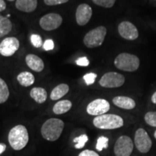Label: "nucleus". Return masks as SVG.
<instances>
[{
	"label": "nucleus",
	"instance_id": "nucleus-1",
	"mask_svg": "<svg viewBox=\"0 0 156 156\" xmlns=\"http://www.w3.org/2000/svg\"><path fill=\"white\" fill-rule=\"evenodd\" d=\"M64 126V122L59 119H48L41 127V134L45 140L56 141L59 138Z\"/></svg>",
	"mask_w": 156,
	"mask_h": 156
},
{
	"label": "nucleus",
	"instance_id": "nucleus-2",
	"mask_svg": "<svg viewBox=\"0 0 156 156\" xmlns=\"http://www.w3.org/2000/svg\"><path fill=\"white\" fill-rule=\"evenodd\" d=\"M28 130L23 125L15 126L9 132V145L15 151H20L24 148L28 144Z\"/></svg>",
	"mask_w": 156,
	"mask_h": 156
},
{
	"label": "nucleus",
	"instance_id": "nucleus-3",
	"mask_svg": "<svg viewBox=\"0 0 156 156\" xmlns=\"http://www.w3.org/2000/svg\"><path fill=\"white\" fill-rule=\"evenodd\" d=\"M93 125L101 129H114L122 127L124 125V121L118 115L103 114L93 119Z\"/></svg>",
	"mask_w": 156,
	"mask_h": 156
},
{
	"label": "nucleus",
	"instance_id": "nucleus-4",
	"mask_svg": "<svg viewBox=\"0 0 156 156\" xmlns=\"http://www.w3.org/2000/svg\"><path fill=\"white\" fill-rule=\"evenodd\" d=\"M140 59L136 55L129 53L119 54L114 60L117 69L124 72H134L140 67Z\"/></svg>",
	"mask_w": 156,
	"mask_h": 156
},
{
	"label": "nucleus",
	"instance_id": "nucleus-5",
	"mask_svg": "<svg viewBox=\"0 0 156 156\" xmlns=\"http://www.w3.org/2000/svg\"><path fill=\"white\" fill-rule=\"evenodd\" d=\"M107 30L106 27L98 26L90 30L83 38V43L87 48H93L98 47L103 44Z\"/></svg>",
	"mask_w": 156,
	"mask_h": 156
},
{
	"label": "nucleus",
	"instance_id": "nucleus-6",
	"mask_svg": "<svg viewBox=\"0 0 156 156\" xmlns=\"http://www.w3.org/2000/svg\"><path fill=\"white\" fill-rule=\"evenodd\" d=\"M125 77L122 74L116 72H110L104 74L99 80L101 86L106 88L119 87L124 85Z\"/></svg>",
	"mask_w": 156,
	"mask_h": 156
},
{
	"label": "nucleus",
	"instance_id": "nucleus-7",
	"mask_svg": "<svg viewBox=\"0 0 156 156\" xmlns=\"http://www.w3.org/2000/svg\"><path fill=\"white\" fill-rule=\"evenodd\" d=\"M134 144L136 149L142 153H147L152 147V140L144 129L136 130L134 135Z\"/></svg>",
	"mask_w": 156,
	"mask_h": 156
},
{
	"label": "nucleus",
	"instance_id": "nucleus-8",
	"mask_svg": "<svg viewBox=\"0 0 156 156\" xmlns=\"http://www.w3.org/2000/svg\"><path fill=\"white\" fill-rule=\"evenodd\" d=\"M134 144L128 136H121L116 140L114 145V153L116 156H129L132 153Z\"/></svg>",
	"mask_w": 156,
	"mask_h": 156
},
{
	"label": "nucleus",
	"instance_id": "nucleus-9",
	"mask_svg": "<svg viewBox=\"0 0 156 156\" xmlns=\"http://www.w3.org/2000/svg\"><path fill=\"white\" fill-rule=\"evenodd\" d=\"M62 17L57 13H48L43 16L39 21V25L42 29L51 31L57 29L62 23Z\"/></svg>",
	"mask_w": 156,
	"mask_h": 156
},
{
	"label": "nucleus",
	"instance_id": "nucleus-10",
	"mask_svg": "<svg viewBox=\"0 0 156 156\" xmlns=\"http://www.w3.org/2000/svg\"><path fill=\"white\" fill-rule=\"evenodd\" d=\"M110 109V103L105 99L98 98L93 101L87 105V112L91 116H101L105 114Z\"/></svg>",
	"mask_w": 156,
	"mask_h": 156
},
{
	"label": "nucleus",
	"instance_id": "nucleus-11",
	"mask_svg": "<svg viewBox=\"0 0 156 156\" xmlns=\"http://www.w3.org/2000/svg\"><path fill=\"white\" fill-rule=\"evenodd\" d=\"M19 40L15 37H7L0 43V54L3 56H11L18 50Z\"/></svg>",
	"mask_w": 156,
	"mask_h": 156
},
{
	"label": "nucleus",
	"instance_id": "nucleus-12",
	"mask_svg": "<svg viewBox=\"0 0 156 156\" xmlns=\"http://www.w3.org/2000/svg\"><path fill=\"white\" fill-rule=\"evenodd\" d=\"M119 34L123 38L129 41L136 40L139 36L137 28L129 21H123L118 26Z\"/></svg>",
	"mask_w": 156,
	"mask_h": 156
},
{
	"label": "nucleus",
	"instance_id": "nucleus-13",
	"mask_svg": "<svg viewBox=\"0 0 156 156\" xmlns=\"http://www.w3.org/2000/svg\"><path fill=\"white\" fill-rule=\"evenodd\" d=\"M93 15L92 8L87 4H81L77 7L76 10V21L80 26L85 25L89 22Z\"/></svg>",
	"mask_w": 156,
	"mask_h": 156
},
{
	"label": "nucleus",
	"instance_id": "nucleus-14",
	"mask_svg": "<svg viewBox=\"0 0 156 156\" xmlns=\"http://www.w3.org/2000/svg\"><path fill=\"white\" fill-rule=\"evenodd\" d=\"M25 62L28 67L36 73H41L44 69V61L35 54H28L25 56Z\"/></svg>",
	"mask_w": 156,
	"mask_h": 156
},
{
	"label": "nucleus",
	"instance_id": "nucleus-15",
	"mask_svg": "<svg viewBox=\"0 0 156 156\" xmlns=\"http://www.w3.org/2000/svg\"><path fill=\"white\" fill-rule=\"evenodd\" d=\"M113 103L119 108L131 110L135 108L136 103L131 98L126 96H116L113 98Z\"/></svg>",
	"mask_w": 156,
	"mask_h": 156
},
{
	"label": "nucleus",
	"instance_id": "nucleus-16",
	"mask_svg": "<svg viewBox=\"0 0 156 156\" xmlns=\"http://www.w3.org/2000/svg\"><path fill=\"white\" fill-rule=\"evenodd\" d=\"M38 0H16L15 7L20 11L32 12L36 9Z\"/></svg>",
	"mask_w": 156,
	"mask_h": 156
},
{
	"label": "nucleus",
	"instance_id": "nucleus-17",
	"mask_svg": "<svg viewBox=\"0 0 156 156\" xmlns=\"http://www.w3.org/2000/svg\"><path fill=\"white\" fill-rule=\"evenodd\" d=\"M69 85H67V84H60L54 87L53 90L51 91L50 95V98L52 101H56L60 99L61 98L64 96L67 93L69 92Z\"/></svg>",
	"mask_w": 156,
	"mask_h": 156
},
{
	"label": "nucleus",
	"instance_id": "nucleus-18",
	"mask_svg": "<svg viewBox=\"0 0 156 156\" xmlns=\"http://www.w3.org/2000/svg\"><path fill=\"white\" fill-rule=\"evenodd\" d=\"M30 97L38 103H43L47 99V92L43 87H34L30 90Z\"/></svg>",
	"mask_w": 156,
	"mask_h": 156
},
{
	"label": "nucleus",
	"instance_id": "nucleus-19",
	"mask_svg": "<svg viewBox=\"0 0 156 156\" xmlns=\"http://www.w3.org/2000/svg\"><path fill=\"white\" fill-rule=\"evenodd\" d=\"M73 103L69 100L60 101L54 106L53 112L55 114L59 115L67 113L71 109Z\"/></svg>",
	"mask_w": 156,
	"mask_h": 156
},
{
	"label": "nucleus",
	"instance_id": "nucleus-20",
	"mask_svg": "<svg viewBox=\"0 0 156 156\" xmlns=\"http://www.w3.org/2000/svg\"><path fill=\"white\" fill-rule=\"evenodd\" d=\"M17 80L22 86L29 87L32 85L35 82V77L32 73L29 72H23L17 75Z\"/></svg>",
	"mask_w": 156,
	"mask_h": 156
},
{
	"label": "nucleus",
	"instance_id": "nucleus-21",
	"mask_svg": "<svg viewBox=\"0 0 156 156\" xmlns=\"http://www.w3.org/2000/svg\"><path fill=\"white\" fill-rule=\"evenodd\" d=\"M12 29V22L7 17L0 15V38L7 35Z\"/></svg>",
	"mask_w": 156,
	"mask_h": 156
},
{
	"label": "nucleus",
	"instance_id": "nucleus-22",
	"mask_svg": "<svg viewBox=\"0 0 156 156\" xmlns=\"http://www.w3.org/2000/svg\"><path fill=\"white\" fill-rule=\"evenodd\" d=\"M9 96V91L7 83L0 77V104L6 102Z\"/></svg>",
	"mask_w": 156,
	"mask_h": 156
},
{
	"label": "nucleus",
	"instance_id": "nucleus-23",
	"mask_svg": "<svg viewBox=\"0 0 156 156\" xmlns=\"http://www.w3.org/2000/svg\"><path fill=\"white\" fill-rule=\"evenodd\" d=\"M88 140V137L86 134H82L80 136H77L74 139V142H75V147L77 148V149H81L83 148L84 146H85V143Z\"/></svg>",
	"mask_w": 156,
	"mask_h": 156
},
{
	"label": "nucleus",
	"instance_id": "nucleus-24",
	"mask_svg": "<svg viewBox=\"0 0 156 156\" xmlns=\"http://www.w3.org/2000/svg\"><path fill=\"white\" fill-rule=\"evenodd\" d=\"M145 121L148 125L156 127V112H147L145 116Z\"/></svg>",
	"mask_w": 156,
	"mask_h": 156
},
{
	"label": "nucleus",
	"instance_id": "nucleus-25",
	"mask_svg": "<svg viewBox=\"0 0 156 156\" xmlns=\"http://www.w3.org/2000/svg\"><path fill=\"white\" fill-rule=\"evenodd\" d=\"M108 138L106 136H100L97 140L96 149L98 151H102L103 149H106L108 146Z\"/></svg>",
	"mask_w": 156,
	"mask_h": 156
},
{
	"label": "nucleus",
	"instance_id": "nucleus-26",
	"mask_svg": "<svg viewBox=\"0 0 156 156\" xmlns=\"http://www.w3.org/2000/svg\"><path fill=\"white\" fill-rule=\"evenodd\" d=\"M95 5L105 7V8H111L114 5L116 0H93Z\"/></svg>",
	"mask_w": 156,
	"mask_h": 156
},
{
	"label": "nucleus",
	"instance_id": "nucleus-27",
	"mask_svg": "<svg viewBox=\"0 0 156 156\" xmlns=\"http://www.w3.org/2000/svg\"><path fill=\"white\" fill-rule=\"evenodd\" d=\"M30 41H31V43H32L33 46L36 48H40L43 45H44L41 37L38 34L31 35Z\"/></svg>",
	"mask_w": 156,
	"mask_h": 156
},
{
	"label": "nucleus",
	"instance_id": "nucleus-28",
	"mask_svg": "<svg viewBox=\"0 0 156 156\" xmlns=\"http://www.w3.org/2000/svg\"><path fill=\"white\" fill-rule=\"evenodd\" d=\"M96 77H97L96 74L90 73H87L86 75H84L83 79L87 85H90L95 83Z\"/></svg>",
	"mask_w": 156,
	"mask_h": 156
},
{
	"label": "nucleus",
	"instance_id": "nucleus-29",
	"mask_svg": "<svg viewBox=\"0 0 156 156\" xmlns=\"http://www.w3.org/2000/svg\"><path fill=\"white\" fill-rule=\"evenodd\" d=\"M44 3L48 6H54L67 3L69 0H44Z\"/></svg>",
	"mask_w": 156,
	"mask_h": 156
},
{
	"label": "nucleus",
	"instance_id": "nucleus-30",
	"mask_svg": "<svg viewBox=\"0 0 156 156\" xmlns=\"http://www.w3.org/2000/svg\"><path fill=\"white\" fill-rule=\"evenodd\" d=\"M76 64L78 66H80V67H87V66L89 65L90 62L86 56H83V57H80L77 59Z\"/></svg>",
	"mask_w": 156,
	"mask_h": 156
},
{
	"label": "nucleus",
	"instance_id": "nucleus-31",
	"mask_svg": "<svg viewBox=\"0 0 156 156\" xmlns=\"http://www.w3.org/2000/svg\"><path fill=\"white\" fill-rule=\"evenodd\" d=\"M43 47H44V48L46 51L53 50L54 48V43L53 40H51V39H47L44 42V45H43Z\"/></svg>",
	"mask_w": 156,
	"mask_h": 156
},
{
	"label": "nucleus",
	"instance_id": "nucleus-32",
	"mask_svg": "<svg viewBox=\"0 0 156 156\" xmlns=\"http://www.w3.org/2000/svg\"><path fill=\"white\" fill-rule=\"evenodd\" d=\"M78 156H99V155L95 153V151H90V150H85V151L81 152Z\"/></svg>",
	"mask_w": 156,
	"mask_h": 156
},
{
	"label": "nucleus",
	"instance_id": "nucleus-33",
	"mask_svg": "<svg viewBox=\"0 0 156 156\" xmlns=\"http://www.w3.org/2000/svg\"><path fill=\"white\" fill-rule=\"evenodd\" d=\"M6 3L4 0H0V12H2L6 9Z\"/></svg>",
	"mask_w": 156,
	"mask_h": 156
},
{
	"label": "nucleus",
	"instance_id": "nucleus-34",
	"mask_svg": "<svg viewBox=\"0 0 156 156\" xmlns=\"http://www.w3.org/2000/svg\"><path fill=\"white\" fill-rule=\"evenodd\" d=\"M6 147H7V146H6V145H5V144L0 143V155L5 152V151L6 150Z\"/></svg>",
	"mask_w": 156,
	"mask_h": 156
},
{
	"label": "nucleus",
	"instance_id": "nucleus-35",
	"mask_svg": "<svg viewBox=\"0 0 156 156\" xmlns=\"http://www.w3.org/2000/svg\"><path fill=\"white\" fill-rule=\"evenodd\" d=\"M151 101L154 103V104H156V91L153 93V95H152Z\"/></svg>",
	"mask_w": 156,
	"mask_h": 156
},
{
	"label": "nucleus",
	"instance_id": "nucleus-36",
	"mask_svg": "<svg viewBox=\"0 0 156 156\" xmlns=\"http://www.w3.org/2000/svg\"><path fill=\"white\" fill-rule=\"evenodd\" d=\"M154 136H155V138L156 139V131L154 132Z\"/></svg>",
	"mask_w": 156,
	"mask_h": 156
},
{
	"label": "nucleus",
	"instance_id": "nucleus-37",
	"mask_svg": "<svg viewBox=\"0 0 156 156\" xmlns=\"http://www.w3.org/2000/svg\"><path fill=\"white\" fill-rule=\"evenodd\" d=\"M8 1H9V2H13V1H15V0H8Z\"/></svg>",
	"mask_w": 156,
	"mask_h": 156
}]
</instances>
